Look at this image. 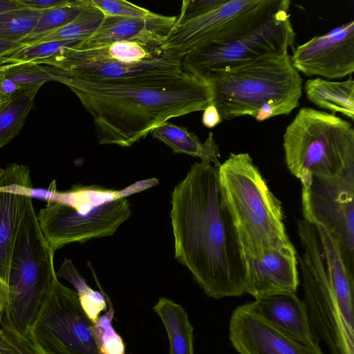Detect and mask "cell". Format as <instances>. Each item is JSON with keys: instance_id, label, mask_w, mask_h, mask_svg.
Wrapping results in <instances>:
<instances>
[{"instance_id": "6da1fadb", "label": "cell", "mask_w": 354, "mask_h": 354, "mask_svg": "<svg viewBox=\"0 0 354 354\" xmlns=\"http://www.w3.org/2000/svg\"><path fill=\"white\" fill-rule=\"evenodd\" d=\"M171 198L175 258L208 297L245 294V261L221 204L217 167L194 162Z\"/></svg>"}, {"instance_id": "7a4b0ae2", "label": "cell", "mask_w": 354, "mask_h": 354, "mask_svg": "<svg viewBox=\"0 0 354 354\" xmlns=\"http://www.w3.org/2000/svg\"><path fill=\"white\" fill-rule=\"evenodd\" d=\"M67 86L91 115L100 145L129 147L173 118L203 111L209 85L186 72L91 82L66 77Z\"/></svg>"}, {"instance_id": "3957f363", "label": "cell", "mask_w": 354, "mask_h": 354, "mask_svg": "<svg viewBox=\"0 0 354 354\" xmlns=\"http://www.w3.org/2000/svg\"><path fill=\"white\" fill-rule=\"evenodd\" d=\"M221 204L244 258L290 246L282 204L248 153H230L217 167Z\"/></svg>"}, {"instance_id": "277c9868", "label": "cell", "mask_w": 354, "mask_h": 354, "mask_svg": "<svg viewBox=\"0 0 354 354\" xmlns=\"http://www.w3.org/2000/svg\"><path fill=\"white\" fill-rule=\"evenodd\" d=\"M223 120L249 115L259 122L288 115L299 105L302 79L289 53L212 70L201 77Z\"/></svg>"}, {"instance_id": "5b68a950", "label": "cell", "mask_w": 354, "mask_h": 354, "mask_svg": "<svg viewBox=\"0 0 354 354\" xmlns=\"http://www.w3.org/2000/svg\"><path fill=\"white\" fill-rule=\"evenodd\" d=\"M54 252L40 228L32 196L27 197L6 280L8 297L0 314L19 333L26 335L57 279Z\"/></svg>"}, {"instance_id": "8992f818", "label": "cell", "mask_w": 354, "mask_h": 354, "mask_svg": "<svg viewBox=\"0 0 354 354\" xmlns=\"http://www.w3.org/2000/svg\"><path fill=\"white\" fill-rule=\"evenodd\" d=\"M285 162L307 188L313 176L333 177L354 169V129L335 114L301 108L283 136Z\"/></svg>"}, {"instance_id": "52a82bcc", "label": "cell", "mask_w": 354, "mask_h": 354, "mask_svg": "<svg viewBox=\"0 0 354 354\" xmlns=\"http://www.w3.org/2000/svg\"><path fill=\"white\" fill-rule=\"evenodd\" d=\"M183 57L162 48V43L116 41L78 49H62L40 64L56 66L67 77L91 82L183 73Z\"/></svg>"}, {"instance_id": "ba28073f", "label": "cell", "mask_w": 354, "mask_h": 354, "mask_svg": "<svg viewBox=\"0 0 354 354\" xmlns=\"http://www.w3.org/2000/svg\"><path fill=\"white\" fill-rule=\"evenodd\" d=\"M298 235L303 248L299 261L304 301L315 340H324L331 354H354L353 326L345 321L333 295L319 234L306 227Z\"/></svg>"}, {"instance_id": "9c48e42d", "label": "cell", "mask_w": 354, "mask_h": 354, "mask_svg": "<svg viewBox=\"0 0 354 354\" xmlns=\"http://www.w3.org/2000/svg\"><path fill=\"white\" fill-rule=\"evenodd\" d=\"M290 1L252 30L232 39L202 45L186 54L183 71L199 78L209 71L258 58L288 53L295 32L289 14Z\"/></svg>"}, {"instance_id": "30bf717a", "label": "cell", "mask_w": 354, "mask_h": 354, "mask_svg": "<svg viewBox=\"0 0 354 354\" xmlns=\"http://www.w3.org/2000/svg\"><path fill=\"white\" fill-rule=\"evenodd\" d=\"M26 335L41 354H101L77 292L57 279Z\"/></svg>"}, {"instance_id": "8fae6325", "label": "cell", "mask_w": 354, "mask_h": 354, "mask_svg": "<svg viewBox=\"0 0 354 354\" xmlns=\"http://www.w3.org/2000/svg\"><path fill=\"white\" fill-rule=\"evenodd\" d=\"M288 0H228L196 18L175 24L162 48L183 57L205 44L225 41L263 24Z\"/></svg>"}, {"instance_id": "7c38bea8", "label": "cell", "mask_w": 354, "mask_h": 354, "mask_svg": "<svg viewBox=\"0 0 354 354\" xmlns=\"http://www.w3.org/2000/svg\"><path fill=\"white\" fill-rule=\"evenodd\" d=\"M304 220L324 227L338 243L347 268L354 273V169L336 176H313L302 188Z\"/></svg>"}, {"instance_id": "4fadbf2b", "label": "cell", "mask_w": 354, "mask_h": 354, "mask_svg": "<svg viewBox=\"0 0 354 354\" xmlns=\"http://www.w3.org/2000/svg\"><path fill=\"white\" fill-rule=\"evenodd\" d=\"M131 209L124 197L80 212L71 205L48 199L37 214L44 237L55 252L71 243L113 235L129 218Z\"/></svg>"}, {"instance_id": "5bb4252c", "label": "cell", "mask_w": 354, "mask_h": 354, "mask_svg": "<svg viewBox=\"0 0 354 354\" xmlns=\"http://www.w3.org/2000/svg\"><path fill=\"white\" fill-rule=\"evenodd\" d=\"M305 75L339 79L354 71V20L298 46L290 56Z\"/></svg>"}, {"instance_id": "9a60e30c", "label": "cell", "mask_w": 354, "mask_h": 354, "mask_svg": "<svg viewBox=\"0 0 354 354\" xmlns=\"http://www.w3.org/2000/svg\"><path fill=\"white\" fill-rule=\"evenodd\" d=\"M229 337L239 354H324L318 344H307L294 339L243 305L232 313Z\"/></svg>"}, {"instance_id": "2e32d148", "label": "cell", "mask_w": 354, "mask_h": 354, "mask_svg": "<svg viewBox=\"0 0 354 354\" xmlns=\"http://www.w3.org/2000/svg\"><path fill=\"white\" fill-rule=\"evenodd\" d=\"M32 191L27 166L11 163L0 169V278L5 283L19 223Z\"/></svg>"}, {"instance_id": "e0dca14e", "label": "cell", "mask_w": 354, "mask_h": 354, "mask_svg": "<svg viewBox=\"0 0 354 354\" xmlns=\"http://www.w3.org/2000/svg\"><path fill=\"white\" fill-rule=\"evenodd\" d=\"M245 291L255 299L296 292L299 280L293 245L270 250L259 259H245Z\"/></svg>"}, {"instance_id": "ac0fdd59", "label": "cell", "mask_w": 354, "mask_h": 354, "mask_svg": "<svg viewBox=\"0 0 354 354\" xmlns=\"http://www.w3.org/2000/svg\"><path fill=\"white\" fill-rule=\"evenodd\" d=\"M176 21V16L156 13L146 18L104 16L95 32L74 48H88L116 41L162 43Z\"/></svg>"}, {"instance_id": "d6986e66", "label": "cell", "mask_w": 354, "mask_h": 354, "mask_svg": "<svg viewBox=\"0 0 354 354\" xmlns=\"http://www.w3.org/2000/svg\"><path fill=\"white\" fill-rule=\"evenodd\" d=\"M275 328L307 344H318L313 333L307 307L295 292H281L243 304Z\"/></svg>"}, {"instance_id": "ffe728a7", "label": "cell", "mask_w": 354, "mask_h": 354, "mask_svg": "<svg viewBox=\"0 0 354 354\" xmlns=\"http://www.w3.org/2000/svg\"><path fill=\"white\" fill-rule=\"evenodd\" d=\"M317 227L328 282L345 321L353 325L354 273L347 268L335 237L323 226Z\"/></svg>"}, {"instance_id": "44dd1931", "label": "cell", "mask_w": 354, "mask_h": 354, "mask_svg": "<svg viewBox=\"0 0 354 354\" xmlns=\"http://www.w3.org/2000/svg\"><path fill=\"white\" fill-rule=\"evenodd\" d=\"M151 133L153 138L165 143L175 153H186L198 157L201 162L213 163L215 167L221 165L220 151L212 132H209L205 141L201 142L198 136L187 128L166 122Z\"/></svg>"}, {"instance_id": "7402d4cb", "label": "cell", "mask_w": 354, "mask_h": 354, "mask_svg": "<svg viewBox=\"0 0 354 354\" xmlns=\"http://www.w3.org/2000/svg\"><path fill=\"white\" fill-rule=\"evenodd\" d=\"M67 77L62 69L34 63L8 64L0 68V92L7 98L12 95L39 88L48 82H60Z\"/></svg>"}, {"instance_id": "603a6c76", "label": "cell", "mask_w": 354, "mask_h": 354, "mask_svg": "<svg viewBox=\"0 0 354 354\" xmlns=\"http://www.w3.org/2000/svg\"><path fill=\"white\" fill-rule=\"evenodd\" d=\"M308 100L317 106L339 113L354 120V81L351 77L341 82L329 81L321 77L308 80L304 85Z\"/></svg>"}, {"instance_id": "cb8c5ba5", "label": "cell", "mask_w": 354, "mask_h": 354, "mask_svg": "<svg viewBox=\"0 0 354 354\" xmlns=\"http://www.w3.org/2000/svg\"><path fill=\"white\" fill-rule=\"evenodd\" d=\"M153 309L166 329L169 354H194V328L185 310L165 297L160 298Z\"/></svg>"}, {"instance_id": "d4e9b609", "label": "cell", "mask_w": 354, "mask_h": 354, "mask_svg": "<svg viewBox=\"0 0 354 354\" xmlns=\"http://www.w3.org/2000/svg\"><path fill=\"white\" fill-rule=\"evenodd\" d=\"M104 15L89 0H85V6L79 16L66 26L42 36L20 41L22 46L39 44L50 41H83L91 36L98 28Z\"/></svg>"}, {"instance_id": "484cf974", "label": "cell", "mask_w": 354, "mask_h": 354, "mask_svg": "<svg viewBox=\"0 0 354 354\" xmlns=\"http://www.w3.org/2000/svg\"><path fill=\"white\" fill-rule=\"evenodd\" d=\"M39 90L36 88L15 93L0 108V148L19 133Z\"/></svg>"}, {"instance_id": "4316f807", "label": "cell", "mask_w": 354, "mask_h": 354, "mask_svg": "<svg viewBox=\"0 0 354 354\" xmlns=\"http://www.w3.org/2000/svg\"><path fill=\"white\" fill-rule=\"evenodd\" d=\"M56 275L66 279L74 286L84 311L93 324H96L101 313L107 310L110 299L88 285L71 259H64Z\"/></svg>"}, {"instance_id": "83f0119b", "label": "cell", "mask_w": 354, "mask_h": 354, "mask_svg": "<svg viewBox=\"0 0 354 354\" xmlns=\"http://www.w3.org/2000/svg\"><path fill=\"white\" fill-rule=\"evenodd\" d=\"M84 6L85 0L69 1L63 6L40 11L35 26L20 41L42 36L72 22L79 16Z\"/></svg>"}, {"instance_id": "f1b7e54d", "label": "cell", "mask_w": 354, "mask_h": 354, "mask_svg": "<svg viewBox=\"0 0 354 354\" xmlns=\"http://www.w3.org/2000/svg\"><path fill=\"white\" fill-rule=\"evenodd\" d=\"M40 11L23 8L0 14V40L20 41L35 26Z\"/></svg>"}, {"instance_id": "f546056e", "label": "cell", "mask_w": 354, "mask_h": 354, "mask_svg": "<svg viewBox=\"0 0 354 354\" xmlns=\"http://www.w3.org/2000/svg\"><path fill=\"white\" fill-rule=\"evenodd\" d=\"M82 41H50L39 44L22 46L12 54L6 55L3 61L6 65L24 63L40 64L49 59L62 49L73 47Z\"/></svg>"}, {"instance_id": "4dcf8cb0", "label": "cell", "mask_w": 354, "mask_h": 354, "mask_svg": "<svg viewBox=\"0 0 354 354\" xmlns=\"http://www.w3.org/2000/svg\"><path fill=\"white\" fill-rule=\"evenodd\" d=\"M114 311L110 301L109 310L101 315L93 331L101 354H125V346L120 335L112 326Z\"/></svg>"}, {"instance_id": "1f68e13d", "label": "cell", "mask_w": 354, "mask_h": 354, "mask_svg": "<svg viewBox=\"0 0 354 354\" xmlns=\"http://www.w3.org/2000/svg\"><path fill=\"white\" fill-rule=\"evenodd\" d=\"M104 16L146 18L154 12L124 0H89Z\"/></svg>"}, {"instance_id": "d6a6232c", "label": "cell", "mask_w": 354, "mask_h": 354, "mask_svg": "<svg viewBox=\"0 0 354 354\" xmlns=\"http://www.w3.org/2000/svg\"><path fill=\"white\" fill-rule=\"evenodd\" d=\"M228 0H184L176 24L203 15L227 3Z\"/></svg>"}, {"instance_id": "836d02e7", "label": "cell", "mask_w": 354, "mask_h": 354, "mask_svg": "<svg viewBox=\"0 0 354 354\" xmlns=\"http://www.w3.org/2000/svg\"><path fill=\"white\" fill-rule=\"evenodd\" d=\"M0 325L19 354H41L33 346L27 335H23L15 330L0 314Z\"/></svg>"}, {"instance_id": "e575fe53", "label": "cell", "mask_w": 354, "mask_h": 354, "mask_svg": "<svg viewBox=\"0 0 354 354\" xmlns=\"http://www.w3.org/2000/svg\"><path fill=\"white\" fill-rule=\"evenodd\" d=\"M24 8L34 9L39 11L63 6L70 0H17Z\"/></svg>"}, {"instance_id": "d590c367", "label": "cell", "mask_w": 354, "mask_h": 354, "mask_svg": "<svg viewBox=\"0 0 354 354\" xmlns=\"http://www.w3.org/2000/svg\"><path fill=\"white\" fill-rule=\"evenodd\" d=\"M222 120L223 119L216 107L212 103L209 104L203 110L202 123L205 127L214 128L220 124Z\"/></svg>"}, {"instance_id": "8d00e7d4", "label": "cell", "mask_w": 354, "mask_h": 354, "mask_svg": "<svg viewBox=\"0 0 354 354\" xmlns=\"http://www.w3.org/2000/svg\"><path fill=\"white\" fill-rule=\"evenodd\" d=\"M21 47H22V44L20 41L0 40V68L6 65L3 59Z\"/></svg>"}, {"instance_id": "74e56055", "label": "cell", "mask_w": 354, "mask_h": 354, "mask_svg": "<svg viewBox=\"0 0 354 354\" xmlns=\"http://www.w3.org/2000/svg\"><path fill=\"white\" fill-rule=\"evenodd\" d=\"M0 354H19L2 328H0Z\"/></svg>"}, {"instance_id": "f35d334b", "label": "cell", "mask_w": 354, "mask_h": 354, "mask_svg": "<svg viewBox=\"0 0 354 354\" xmlns=\"http://www.w3.org/2000/svg\"><path fill=\"white\" fill-rule=\"evenodd\" d=\"M23 8L17 0H0V14Z\"/></svg>"}, {"instance_id": "ab89813d", "label": "cell", "mask_w": 354, "mask_h": 354, "mask_svg": "<svg viewBox=\"0 0 354 354\" xmlns=\"http://www.w3.org/2000/svg\"><path fill=\"white\" fill-rule=\"evenodd\" d=\"M8 297L6 283L0 278V313L4 310Z\"/></svg>"}]
</instances>
